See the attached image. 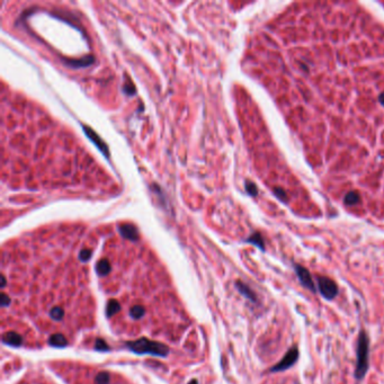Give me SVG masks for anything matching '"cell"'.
<instances>
[{
	"instance_id": "cell-1",
	"label": "cell",
	"mask_w": 384,
	"mask_h": 384,
	"mask_svg": "<svg viewBox=\"0 0 384 384\" xmlns=\"http://www.w3.org/2000/svg\"><path fill=\"white\" fill-rule=\"evenodd\" d=\"M370 368V339L368 333L362 330L357 339L356 347V368H355V379L363 380L368 373Z\"/></svg>"
},
{
	"instance_id": "cell-2",
	"label": "cell",
	"mask_w": 384,
	"mask_h": 384,
	"mask_svg": "<svg viewBox=\"0 0 384 384\" xmlns=\"http://www.w3.org/2000/svg\"><path fill=\"white\" fill-rule=\"evenodd\" d=\"M82 374L85 378L81 380V383L76 384H127L120 382L116 375H113L108 372H91L90 371V372Z\"/></svg>"
},
{
	"instance_id": "cell-3",
	"label": "cell",
	"mask_w": 384,
	"mask_h": 384,
	"mask_svg": "<svg viewBox=\"0 0 384 384\" xmlns=\"http://www.w3.org/2000/svg\"><path fill=\"white\" fill-rule=\"evenodd\" d=\"M317 286L320 295L324 299L332 301L338 295V285L336 282L327 276H318L317 277Z\"/></svg>"
},
{
	"instance_id": "cell-4",
	"label": "cell",
	"mask_w": 384,
	"mask_h": 384,
	"mask_svg": "<svg viewBox=\"0 0 384 384\" xmlns=\"http://www.w3.org/2000/svg\"><path fill=\"white\" fill-rule=\"evenodd\" d=\"M299 355L300 354H299L298 347L297 346L291 347L288 351V353L284 355L283 359H282L276 365H274L273 368L269 370V372L279 373V372H284V371L291 369L298 362Z\"/></svg>"
},
{
	"instance_id": "cell-5",
	"label": "cell",
	"mask_w": 384,
	"mask_h": 384,
	"mask_svg": "<svg viewBox=\"0 0 384 384\" xmlns=\"http://www.w3.org/2000/svg\"><path fill=\"white\" fill-rule=\"evenodd\" d=\"M294 271H295V274H297L299 282L301 283L303 288H306L307 290L311 291V292H313V293L317 292L316 284L312 280L311 273L309 272L306 267H303L299 264H295L294 265Z\"/></svg>"
},
{
	"instance_id": "cell-6",
	"label": "cell",
	"mask_w": 384,
	"mask_h": 384,
	"mask_svg": "<svg viewBox=\"0 0 384 384\" xmlns=\"http://www.w3.org/2000/svg\"><path fill=\"white\" fill-rule=\"evenodd\" d=\"M83 131H85V133L87 134L88 138H89L92 142L95 143L96 147L98 148L101 152H103L104 156L106 158H108L109 157V150L107 148V145H106V143L104 142L103 140H101L100 136L97 134L94 130L90 129V127L87 126V125H83Z\"/></svg>"
},
{
	"instance_id": "cell-7",
	"label": "cell",
	"mask_w": 384,
	"mask_h": 384,
	"mask_svg": "<svg viewBox=\"0 0 384 384\" xmlns=\"http://www.w3.org/2000/svg\"><path fill=\"white\" fill-rule=\"evenodd\" d=\"M118 232H120V235L123 238H125L127 240H131V241L139 240L138 229H136L133 224H130V223L122 224V226L118 227Z\"/></svg>"
},
{
	"instance_id": "cell-8",
	"label": "cell",
	"mask_w": 384,
	"mask_h": 384,
	"mask_svg": "<svg viewBox=\"0 0 384 384\" xmlns=\"http://www.w3.org/2000/svg\"><path fill=\"white\" fill-rule=\"evenodd\" d=\"M94 61H95L94 56L88 55V56H85V58L79 59V60H70V61H68L69 63H67V64L72 68H83V67H88V65L91 64L92 62H94Z\"/></svg>"
},
{
	"instance_id": "cell-9",
	"label": "cell",
	"mask_w": 384,
	"mask_h": 384,
	"mask_svg": "<svg viewBox=\"0 0 384 384\" xmlns=\"http://www.w3.org/2000/svg\"><path fill=\"white\" fill-rule=\"evenodd\" d=\"M360 201H361V196L357 192H350L345 196V198H344V203L348 206L356 205L357 203H360Z\"/></svg>"
},
{
	"instance_id": "cell-10",
	"label": "cell",
	"mask_w": 384,
	"mask_h": 384,
	"mask_svg": "<svg viewBox=\"0 0 384 384\" xmlns=\"http://www.w3.org/2000/svg\"><path fill=\"white\" fill-rule=\"evenodd\" d=\"M247 241H248V242H251V244H254V245H256V246H257V247H259V248L262 249V250H264V249H265V246H264V240H263L262 236H260V233H258V232L254 233V235L251 236V237L249 238V239H247Z\"/></svg>"
},
{
	"instance_id": "cell-11",
	"label": "cell",
	"mask_w": 384,
	"mask_h": 384,
	"mask_svg": "<svg viewBox=\"0 0 384 384\" xmlns=\"http://www.w3.org/2000/svg\"><path fill=\"white\" fill-rule=\"evenodd\" d=\"M239 286H240V290H241L242 294H244L245 297L248 298V299L250 300V301H253L254 303H256V301H257V299H256L255 293L253 292V291H251L249 288H247L246 285H242L241 283H240Z\"/></svg>"
},
{
	"instance_id": "cell-12",
	"label": "cell",
	"mask_w": 384,
	"mask_h": 384,
	"mask_svg": "<svg viewBox=\"0 0 384 384\" xmlns=\"http://www.w3.org/2000/svg\"><path fill=\"white\" fill-rule=\"evenodd\" d=\"M123 91H124L126 95L133 96V95H135V91H136L135 90V86L130 80L129 81H125L124 82V86H123Z\"/></svg>"
},
{
	"instance_id": "cell-13",
	"label": "cell",
	"mask_w": 384,
	"mask_h": 384,
	"mask_svg": "<svg viewBox=\"0 0 384 384\" xmlns=\"http://www.w3.org/2000/svg\"><path fill=\"white\" fill-rule=\"evenodd\" d=\"M245 186H246V191H247V193L249 194V195H251V196H256V195H257V193H258V191H257V186H256V185H255L254 183H251V182H246Z\"/></svg>"
},
{
	"instance_id": "cell-14",
	"label": "cell",
	"mask_w": 384,
	"mask_h": 384,
	"mask_svg": "<svg viewBox=\"0 0 384 384\" xmlns=\"http://www.w3.org/2000/svg\"><path fill=\"white\" fill-rule=\"evenodd\" d=\"M274 193L276 194V196L279 197L281 201H283L285 203L288 202V195H286L284 189H282L281 187H276V188H274Z\"/></svg>"
},
{
	"instance_id": "cell-15",
	"label": "cell",
	"mask_w": 384,
	"mask_h": 384,
	"mask_svg": "<svg viewBox=\"0 0 384 384\" xmlns=\"http://www.w3.org/2000/svg\"><path fill=\"white\" fill-rule=\"evenodd\" d=\"M379 101L384 106V92H382V94L379 96Z\"/></svg>"
}]
</instances>
